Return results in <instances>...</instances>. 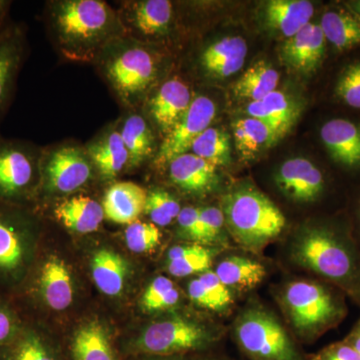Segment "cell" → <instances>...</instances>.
<instances>
[{
    "label": "cell",
    "mask_w": 360,
    "mask_h": 360,
    "mask_svg": "<svg viewBox=\"0 0 360 360\" xmlns=\"http://www.w3.org/2000/svg\"><path fill=\"white\" fill-rule=\"evenodd\" d=\"M44 16L56 51L70 63H94L112 40L127 35L117 11L103 0H52Z\"/></svg>",
    "instance_id": "obj_1"
},
{
    "label": "cell",
    "mask_w": 360,
    "mask_h": 360,
    "mask_svg": "<svg viewBox=\"0 0 360 360\" xmlns=\"http://www.w3.org/2000/svg\"><path fill=\"white\" fill-rule=\"evenodd\" d=\"M288 255L293 264L360 307V248L352 229L329 222L307 225L293 236Z\"/></svg>",
    "instance_id": "obj_2"
},
{
    "label": "cell",
    "mask_w": 360,
    "mask_h": 360,
    "mask_svg": "<svg viewBox=\"0 0 360 360\" xmlns=\"http://www.w3.org/2000/svg\"><path fill=\"white\" fill-rule=\"evenodd\" d=\"M94 65L127 110L142 108L160 80L158 51L127 35L112 40Z\"/></svg>",
    "instance_id": "obj_3"
},
{
    "label": "cell",
    "mask_w": 360,
    "mask_h": 360,
    "mask_svg": "<svg viewBox=\"0 0 360 360\" xmlns=\"http://www.w3.org/2000/svg\"><path fill=\"white\" fill-rule=\"evenodd\" d=\"M279 304L291 335L311 345L347 317V295L321 279H295L279 292Z\"/></svg>",
    "instance_id": "obj_4"
},
{
    "label": "cell",
    "mask_w": 360,
    "mask_h": 360,
    "mask_svg": "<svg viewBox=\"0 0 360 360\" xmlns=\"http://www.w3.org/2000/svg\"><path fill=\"white\" fill-rule=\"evenodd\" d=\"M220 210L225 226L241 248L262 255L285 227L283 213L255 187L241 186L225 193Z\"/></svg>",
    "instance_id": "obj_5"
},
{
    "label": "cell",
    "mask_w": 360,
    "mask_h": 360,
    "mask_svg": "<svg viewBox=\"0 0 360 360\" xmlns=\"http://www.w3.org/2000/svg\"><path fill=\"white\" fill-rule=\"evenodd\" d=\"M232 336L248 360H309L278 317L257 302L239 312Z\"/></svg>",
    "instance_id": "obj_6"
},
{
    "label": "cell",
    "mask_w": 360,
    "mask_h": 360,
    "mask_svg": "<svg viewBox=\"0 0 360 360\" xmlns=\"http://www.w3.org/2000/svg\"><path fill=\"white\" fill-rule=\"evenodd\" d=\"M224 335V328L174 315L151 323L127 350L131 356L208 354Z\"/></svg>",
    "instance_id": "obj_7"
},
{
    "label": "cell",
    "mask_w": 360,
    "mask_h": 360,
    "mask_svg": "<svg viewBox=\"0 0 360 360\" xmlns=\"http://www.w3.org/2000/svg\"><path fill=\"white\" fill-rule=\"evenodd\" d=\"M42 149L30 142L0 139V201L21 205L41 182Z\"/></svg>",
    "instance_id": "obj_8"
},
{
    "label": "cell",
    "mask_w": 360,
    "mask_h": 360,
    "mask_svg": "<svg viewBox=\"0 0 360 360\" xmlns=\"http://www.w3.org/2000/svg\"><path fill=\"white\" fill-rule=\"evenodd\" d=\"M94 170L85 146L77 142H65L42 149L41 182L49 193H75L89 184Z\"/></svg>",
    "instance_id": "obj_9"
},
{
    "label": "cell",
    "mask_w": 360,
    "mask_h": 360,
    "mask_svg": "<svg viewBox=\"0 0 360 360\" xmlns=\"http://www.w3.org/2000/svg\"><path fill=\"white\" fill-rule=\"evenodd\" d=\"M127 37L153 45L167 37L174 21V4L169 0H127L116 9Z\"/></svg>",
    "instance_id": "obj_10"
},
{
    "label": "cell",
    "mask_w": 360,
    "mask_h": 360,
    "mask_svg": "<svg viewBox=\"0 0 360 360\" xmlns=\"http://www.w3.org/2000/svg\"><path fill=\"white\" fill-rule=\"evenodd\" d=\"M30 224L20 205L0 201V278L16 281L25 270Z\"/></svg>",
    "instance_id": "obj_11"
},
{
    "label": "cell",
    "mask_w": 360,
    "mask_h": 360,
    "mask_svg": "<svg viewBox=\"0 0 360 360\" xmlns=\"http://www.w3.org/2000/svg\"><path fill=\"white\" fill-rule=\"evenodd\" d=\"M215 113L217 105L212 98L205 96L193 97L186 112L163 137L155 158V165L163 167L176 156L189 153L193 141L210 127Z\"/></svg>",
    "instance_id": "obj_12"
},
{
    "label": "cell",
    "mask_w": 360,
    "mask_h": 360,
    "mask_svg": "<svg viewBox=\"0 0 360 360\" xmlns=\"http://www.w3.org/2000/svg\"><path fill=\"white\" fill-rule=\"evenodd\" d=\"M193 101V92L186 82L174 77L161 82L149 94L142 108H146L144 116L150 124L153 123L165 137L179 122Z\"/></svg>",
    "instance_id": "obj_13"
},
{
    "label": "cell",
    "mask_w": 360,
    "mask_h": 360,
    "mask_svg": "<svg viewBox=\"0 0 360 360\" xmlns=\"http://www.w3.org/2000/svg\"><path fill=\"white\" fill-rule=\"evenodd\" d=\"M276 186L290 200L296 202H314L326 191V179L311 161L291 158L279 167Z\"/></svg>",
    "instance_id": "obj_14"
},
{
    "label": "cell",
    "mask_w": 360,
    "mask_h": 360,
    "mask_svg": "<svg viewBox=\"0 0 360 360\" xmlns=\"http://www.w3.org/2000/svg\"><path fill=\"white\" fill-rule=\"evenodd\" d=\"M25 51V33L21 26H0V116L13 97Z\"/></svg>",
    "instance_id": "obj_15"
},
{
    "label": "cell",
    "mask_w": 360,
    "mask_h": 360,
    "mask_svg": "<svg viewBox=\"0 0 360 360\" xmlns=\"http://www.w3.org/2000/svg\"><path fill=\"white\" fill-rule=\"evenodd\" d=\"M84 146L96 172L103 179H115L129 168V151L123 143L117 122L104 127Z\"/></svg>",
    "instance_id": "obj_16"
},
{
    "label": "cell",
    "mask_w": 360,
    "mask_h": 360,
    "mask_svg": "<svg viewBox=\"0 0 360 360\" xmlns=\"http://www.w3.org/2000/svg\"><path fill=\"white\" fill-rule=\"evenodd\" d=\"M326 49V37L321 25L309 23L286 40L283 58L286 65L302 73H309L321 65Z\"/></svg>",
    "instance_id": "obj_17"
},
{
    "label": "cell",
    "mask_w": 360,
    "mask_h": 360,
    "mask_svg": "<svg viewBox=\"0 0 360 360\" xmlns=\"http://www.w3.org/2000/svg\"><path fill=\"white\" fill-rule=\"evenodd\" d=\"M175 186L189 193H207L219 182L217 167L193 153L180 155L168 162Z\"/></svg>",
    "instance_id": "obj_18"
},
{
    "label": "cell",
    "mask_w": 360,
    "mask_h": 360,
    "mask_svg": "<svg viewBox=\"0 0 360 360\" xmlns=\"http://www.w3.org/2000/svg\"><path fill=\"white\" fill-rule=\"evenodd\" d=\"M148 191L131 181L112 184L104 195V217L120 224H131L146 212Z\"/></svg>",
    "instance_id": "obj_19"
},
{
    "label": "cell",
    "mask_w": 360,
    "mask_h": 360,
    "mask_svg": "<svg viewBox=\"0 0 360 360\" xmlns=\"http://www.w3.org/2000/svg\"><path fill=\"white\" fill-rule=\"evenodd\" d=\"M118 130L123 143L129 151V168L141 167L150 158H155L158 150L153 125L143 113L139 110H127L117 122Z\"/></svg>",
    "instance_id": "obj_20"
},
{
    "label": "cell",
    "mask_w": 360,
    "mask_h": 360,
    "mask_svg": "<svg viewBox=\"0 0 360 360\" xmlns=\"http://www.w3.org/2000/svg\"><path fill=\"white\" fill-rule=\"evenodd\" d=\"M321 135L324 146L336 162L343 167H360V127L347 120L324 123Z\"/></svg>",
    "instance_id": "obj_21"
},
{
    "label": "cell",
    "mask_w": 360,
    "mask_h": 360,
    "mask_svg": "<svg viewBox=\"0 0 360 360\" xmlns=\"http://www.w3.org/2000/svg\"><path fill=\"white\" fill-rule=\"evenodd\" d=\"M40 295L51 309L65 310L72 303L73 285L70 271L63 260L51 257L45 260L37 274Z\"/></svg>",
    "instance_id": "obj_22"
},
{
    "label": "cell",
    "mask_w": 360,
    "mask_h": 360,
    "mask_svg": "<svg viewBox=\"0 0 360 360\" xmlns=\"http://www.w3.org/2000/svg\"><path fill=\"white\" fill-rule=\"evenodd\" d=\"M53 214L66 229L82 234L96 231L105 217L103 205L87 195L61 200L54 207Z\"/></svg>",
    "instance_id": "obj_23"
},
{
    "label": "cell",
    "mask_w": 360,
    "mask_h": 360,
    "mask_svg": "<svg viewBox=\"0 0 360 360\" xmlns=\"http://www.w3.org/2000/svg\"><path fill=\"white\" fill-rule=\"evenodd\" d=\"M248 44L239 37H225L207 47L200 63L208 75L225 78L238 72L245 65Z\"/></svg>",
    "instance_id": "obj_24"
},
{
    "label": "cell",
    "mask_w": 360,
    "mask_h": 360,
    "mask_svg": "<svg viewBox=\"0 0 360 360\" xmlns=\"http://www.w3.org/2000/svg\"><path fill=\"white\" fill-rule=\"evenodd\" d=\"M246 111L250 117L269 125L278 139L290 131L298 115L295 103L278 90H274L262 101H251Z\"/></svg>",
    "instance_id": "obj_25"
},
{
    "label": "cell",
    "mask_w": 360,
    "mask_h": 360,
    "mask_svg": "<svg viewBox=\"0 0 360 360\" xmlns=\"http://www.w3.org/2000/svg\"><path fill=\"white\" fill-rule=\"evenodd\" d=\"M314 14V4L307 0H271L264 11L267 25L288 39L309 25Z\"/></svg>",
    "instance_id": "obj_26"
},
{
    "label": "cell",
    "mask_w": 360,
    "mask_h": 360,
    "mask_svg": "<svg viewBox=\"0 0 360 360\" xmlns=\"http://www.w3.org/2000/svg\"><path fill=\"white\" fill-rule=\"evenodd\" d=\"M214 272L233 293L252 290L266 277L264 265L245 255L224 258L215 267Z\"/></svg>",
    "instance_id": "obj_27"
},
{
    "label": "cell",
    "mask_w": 360,
    "mask_h": 360,
    "mask_svg": "<svg viewBox=\"0 0 360 360\" xmlns=\"http://www.w3.org/2000/svg\"><path fill=\"white\" fill-rule=\"evenodd\" d=\"M68 355L70 360H120L108 331L96 322L78 329Z\"/></svg>",
    "instance_id": "obj_28"
},
{
    "label": "cell",
    "mask_w": 360,
    "mask_h": 360,
    "mask_svg": "<svg viewBox=\"0 0 360 360\" xmlns=\"http://www.w3.org/2000/svg\"><path fill=\"white\" fill-rule=\"evenodd\" d=\"M233 139L243 160H255L279 139L269 125L252 117L240 118L233 123Z\"/></svg>",
    "instance_id": "obj_29"
},
{
    "label": "cell",
    "mask_w": 360,
    "mask_h": 360,
    "mask_svg": "<svg viewBox=\"0 0 360 360\" xmlns=\"http://www.w3.org/2000/svg\"><path fill=\"white\" fill-rule=\"evenodd\" d=\"M124 258L112 250L97 251L91 260V272L98 290L104 295H120L127 274Z\"/></svg>",
    "instance_id": "obj_30"
},
{
    "label": "cell",
    "mask_w": 360,
    "mask_h": 360,
    "mask_svg": "<svg viewBox=\"0 0 360 360\" xmlns=\"http://www.w3.org/2000/svg\"><path fill=\"white\" fill-rule=\"evenodd\" d=\"M0 360H63V357L37 330L22 328L13 340L0 347Z\"/></svg>",
    "instance_id": "obj_31"
},
{
    "label": "cell",
    "mask_w": 360,
    "mask_h": 360,
    "mask_svg": "<svg viewBox=\"0 0 360 360\" xmlns=\"http://www.w3.org/2000/svg\"><path fill=\"white\" fill-rule=\"evenodd\" d=\"M217 250L200 245L174 246L168 251V272L175 277L203 274L212 269Z\"/></svg>",
    "instance_id": "obj_32"
},
{
    "label": "cell",
    "mask_w": 360,
    "mask_h": 360,
    "mask_svg": "<svg viewBox=\"0 0 360 360\" xmlns=\"http://www.w3.org/2000/svg\"><path fill=\"white\" fill-rule=\"evenodd\" d=\"M278 72L264 60L251 65L234 84L233 91L240 98L262 101L264 97L276 90Z\"/></svg>",
    "instance_id": "obj_33"
},
{
    "label": "cell",
    "mask_w": 360,
    "mask_h": 360,
    "mask_svg": "<svg viewBox=\"0 0 360 360\" xmlns=\"http://www.w3.org/2000/svg\"><path fill=\"white\" fill-rule=\"evenodd\" d=\"M321 27L326 40L340 51L360 44V21L352 14L328 11L322 16Z\"/></svg>",
    "instance_id": "obj_34"
},
{
    "label": "cell",
    "mask_w": 360,
    "mask_h": 360,
    "mask_svg": "<svg viewBox=\"0 0 360 360\" xmlns=\"http://www.w3.org/2000/svg\"><path fill=\"white\" fill-rule=\"evenodd\" d=\"M189 153L210 161L215 167H224L231 162V141L226 132L208 127L193 141Z\"/></svg>",
    "instance_id": "obj_35"
},
{
    "label": "cell",
    "mask_w": 360,
    "mask_h": 360,
    "mask_svg": "<svg viewBox=\"0 0 360 360\" xmlns=\"http://www.w3.org/2000/svg\"><path fill=\"white\" fill-rule=\"evenodd\" d=\"M180 292L174 281L165 276L156 277L141 298L142 309L148 312L163 311L179 304Z\"/></svg>",
    "instance_id": "obj_36"
},
{
    "label": "cell",
    "mask_w": 360,
    "mask_h": 360,
    "mask_svg": "<svg viewBox=\"0 0 360 360\" xmlns=\"http://www.w3.org/2000/svg\"><path fill=\"white\" fill-rule=\"evenodd\" d=\"M180 205L172 194L155 188L148 193L146 212L156 226H167L179 217Z\"/></svg>",
    "instance_id": "obj_37"
},
{
    "label": "cell",
    "mask_w": 360,
    "mask_h": 360,
    "mask_svg": "<svg viewBox=\"0 0 360 360\" xmlns=\"http://www.w3.org/2000/svg\"><path fill=\"white\" fill-rule=\"evenodd\" d=\"M127 248L134 253L150 252L160 243L161 232L153 222L137 221L129 224L124 232Z\"/></svg>",
    "instance_id": "obj_38"
},
{
    "label": "cell",
    "mask_w": 360,
    "mask_h": 360,
    "mask_svg": "<svg viewBox=\"0 0 360 360\" xmlns=\"http://www.w3.org/2000/svg\"><path fill=\"white\" fill-rule=\"evenodd\" d=\"M198 279L207 290L217 307V314H226L234 303V293L221 281L213 270L200 274Z\"/></svg>",
    "instance_id": "obj_39"
},
{
    "label": "cell",
    "mask_w": 360,
    "mask_h": 360,
    "mask_svg": "<svg viewBox=\"0 0 360 360\" xmlns=\"http://www.w3.org/2000/svg\"><path fill=\"white\" fill-rule=\"evenodd\" d=\"M200 225L202 243H224L226 241L224 236L226 226L220 207L200 208Z\"/></svg>",
    "instance_id": "obj_40"
},
{
    "label": "cell",
    "mask_w": 360,
    "mask_h": 360,
    "mask_svg": "<svg viewBox=\"0 0 360 360\" xmlns=\"http://www.w3.org/2000/svg\"><path fill=\"white\" fill-rule=\"evenodd\" d=\"M336 92L347 105L360 110V63L349 65L343 71Z\"/></svg>",
    "instance_id": "obj_41"
},
{
    "label": "cell",
    "mask_w": 360,
    "mask_h": 360,
    "mask_svg": "<svg viewBox=\"0 0 360 360\" xmlns=\"http://www.w3.org/2000/svg\"><path fill=\"white\" fill-rule=\"evenodd\" d=\"M176 220L180 231L186 238H191V240L196 241V243H202L200 208L191 207V206L181 208Z\"/></svg>",
    "instance_id": "obj_42"
},
{
    "label": "cell",
    "mask_w": 360,
    "mask_h": 360,
    "mask_svg": "<svg viewBox=\"0 0 360 360\" xmlns=\"http://www.w3.org/2000/svg\"><path fill=\"white\" fill-rule=\"evenodd\" d=\"M309 360H360V355L345 340H340L309 355Z\"/></svg>",
    "instance_id": "obj_43"
},
{
    "label": "cell",
    "mask_w": 360,
    "mask_h": 360,
    "mask_svg": "<svg viewBox=\"0 0 360 360\" xmlns=\"http://www.w3.org/2000/svg\"><path fill=\"white\" fill-rule=\"evenodd\" d=\"M21 328L22 326H20V319L15 312L0 302V347L13 340Z\"/></svg>",
    "instance_id": "obj_44"
},
{
    "label": "cell",
    "mask_w": 360,
    "mask_h": 360,
    "mask_svg": "<svg viewBox=\"0 0 360 360\" xmlns=\"http://www.w3.org/2000/svg\"><path fill=\"white\" fill-rule=\"evenodd\" d=\"M188 296L191 302L201 309L210 310V311L217 312L214 302L212 297L208 295L207 290L198 278L193 279L188 284Z\"/></svg>",
    "instance_id": "obj_45"
},
{
    "label": "cell",
    "mask_w": 360,
    "mask_h": 360,
    "mask_svg": "<svg viewBox=\"0 0 360 360\" xmlns=\"http://www.w3.org/2000/svg\"><path fill=\"white\" fill-rule=\"evenodd\" d=\"M132 357H135L137 360H222L212 352L175 355H137Z\"/></svg>",
    "instance_id": "obj_46"
},
{
    "label": "cell",
    "mask_w": 360,
    "mask_h": 360,
    "mask_svg": "<svg viewBox=\"0 0 360 360\" xmlns=\"http://www.w3.org/2000/svg\"><path fill=\"white\" fill-rule=\"evenodd\" d=\"M343 340L360 355V319Z\"/></svg>",
    "instance_id": "obj_47"
},
{
    "label": "cell",
    "mask_w": 360,
    "mask_h": 360,
    "mask_svg": "<svg viewBox=\"0 0 360 360\" xmlns=\"http://www.w3.org/2000/svg\"><path fill=\"white\" fill-rule=\"evenodd\" d=\"M354 234V238L356 239L357 243H359L360 248V201L359 203V208H357V225L356 229L352 231Z\"/></svg>",
    "instance_id": "obj_48"
},
{
    "label": "cell",
    "mask_w": 360,
    "mask_h": 360,
    "mask_svg": "<svg viewBox=\"0 0 360 360\" xmlns=\"http://www.w3.org/2000/svg\"><path fill=\"white\" fill-rule=\"evenodd\" d=\"M355 8H356V11H359V13L360 14V1L355 4Z\"/></svg>",
    "instance_id": "obj_49"
}]
</instances>
